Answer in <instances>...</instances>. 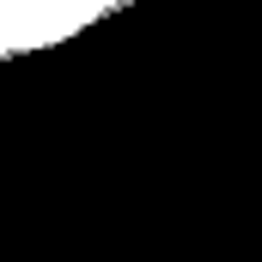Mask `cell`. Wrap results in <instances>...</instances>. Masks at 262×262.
Returning a JSON list of instances; mask_svg holds the SVG:
<instances>
[{
	"label": "cell",
	"instance_id": "6da1fadb",
	"mask_svg": "<svg viewBox=\"0 0 262 262\" xmlns=\"http://www.w3.org/2000/svg\"><path fill=\"white\" fill-rule=\"evenodd\" d=\"M116 6H128V0H0V61H12L25 49H49L73 31L98 25Z\"/></svg>",
	"mask_w": 262,
	"mask_h": 262
}]
</instances>
